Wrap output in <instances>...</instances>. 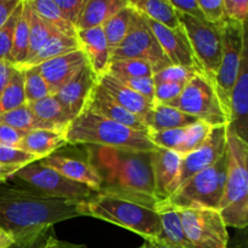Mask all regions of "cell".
<instances>
[{"label":"cell","mask_w":248,"mask_h":248,"mask_svg":"<svg viewBox=\"0 0 248 248\" xmlns=\"http://www.w3.org/2000/svg\"><path fill=\"white\" fill-rule=\"evenodd\" d=\"M80 203L47 198L26 186L0 182V228L18 240L63 220L82 217Z\"/></svg>","instance_id":"1"},{"label":"cell","mask_w":248,"mask_h":248,"mask_svg":"<svg viewBox=\"0 0 248 248\" xmlns=\"http://www.w3.org/2000/svg\"><path fill=\"white\" fill-rule=\"evenodd\" d=\"M81 216L127 229L143 239L157 240L161 232L160 201L155 196L119 188H101L80 203Z\"/></svg>","instance_id":"2"},{"label":"cell","mask_w":248,"mask_h":248,"mask_svg":"<svg viewBox=\"0 0 248 248\" xmlns=\"http://www.w3.org/2000/svg\"><path fill=\"white\" fill-rule=\"evenodd\" d=\"M102 188H119L154 196L152 152L87 145Z\"/></svg>","instance_id":"3"},{"label":"cell","mask_w":248,"mask_h":248,"mask_svg":"<svg viewBox=\"0 0 248 248\" xmlns=\"http://www.w3.org/2000/svg\"><path fill=\"white\" fill-rule=\"evenodd\" d=\"M65 140L68 144L119 148L136 152H153L156 148L147 132L136 131L86 108L69 124L65 131Z\"/></svg>","instance_id":"4"},{"label":"cell","mask_w":248,"mask_h":248,"mask_svg":"<svg viewBox=\"0 0 248 248\" xmlns=\"http://www.w3.org/2000/svg\"><path fill=\"white\" fill-rule=\"evenodd\" d=\"M227 176L218 206L227 227L244 229L248 224V143L227 133Z\"/></svg>","instance_id":"5"},{"label":"cell","mask_w":248,"mask_h":248,"mask_svg":"<svg viewBox=\"0 0 248 248\" xmlns=\"http://www.w3.org/2000/svg\"><path fill=\"white\" fill-rule=\"evenodd\" d=\"M227 150V149H225ZM227 176V154L216 164L191 177L165 202L177 208H212L218 211Z\"/></svg>","instance_id":"6"},{"label":"cell","mask_w":248,"mask_h":248,"mask_svg":"<svg viewBox=\"0 0 248 248\" xmlns=\"http://www.w3.org/2000/svg\"><path fill=\"white\" fill-rule=\"evenodd\" d=\"M167 106L195 118L210 127L228 125V116L213 82L203 74H196L186 82L182 93Z\"/></svg>","instance_id":"7"},{"label":"cell","mask_w":248,"mask_h":248,"mask_svg":"<svg viewBox=\"0 0 248 248\" xmlns=\"http://www.w3.org/2000/svg\"><path fill=\"white\" fill-rule=\"evenodd\" d=\"M219 27L222 34V57L213 85L228 116L230 94L237 80L242 52L247 43L246 23L224 19Z\"/></svg>","instance_id":"8"},{"label":"cell","mask_w":248,"mask_h":248,"mask_svg":"<svg viewBox=\"0 0 248 248\" xmlns=\"http://www.w3.org/2000/svg\"><path fill=\"white\" fill-rule=\"evenodd\" d=\"M7 182L26 186L47 198L64 200L84 201L96 193L84 184L65 178L39 160L24 166Z\"/></svg>","instance_id":"9"},{"label":"cell","mask_w":248,"mask_h":248,"mask_svg":"<svg viewBox=\"0 0 248 248\" xmlns=\"http://www.w3.org/2000/svg\"><path fill=\"white\" fill-rule=\"evenodd\" d=\"M177 15L203 75L213 82L222 57L219 24H213L206 19H196L179 12Z\"/></svg>","instance_id":"10"},{"label":"cell","mask_w":248,"mask_h":248,"mask_svg":"<svg viewBox=\"0 0 248 248\" xmlns=\"http://www.w3.org/2000/svg\"><path fill=\"white\" fill-rule=\"evenodd\" d=\"M125 58L144 61L152 67L154 74L172 65L153 31L145 23L143 15L138 11L135 12L126 38L110 52V61Z\"/></svg>","instance_id":"11"},{"label":"cell","mask_w":248,"mask_h":248,"mask_svg":"<svg viewBox=\"0 0 248 248\" xmlns=\"http://www.w3.org/2000/svg\"><path fill=\"white\" fill-rule=\"evenodd\" d=\"M177 213L186 237L198 247L232 248L228 227L217 210L179 208Z\"/></svg>","instance_id":"12"},{"label":"cell","mask_w":248,"mask_h":248,"mask_svg":"<svg viewBox=\"0 0 248 248\" xmlns=\"http://www.w3.org/2000/svg\"><path fill=\"white\" fill-rule=\"evenodd\" d=\"M39 161L93 191H98L103 186L101 176L91 161L87 145L67 144Z\"/></svg>","instance_id":"13"},{"label":"cell","mask_w":248,"mask_h":248,"mask_svg":"<svg viewBox=\"0 0 248 248\" xmlns=\"http://www.w3.org/2000/svg\"><path fill=\"white\" fill-rule=\"evenodd\" d=\"M227 133V125L212 127L200 147L182 156L181 170H179L178 178L172 189V194L177 189L181 188L184 183H186L191 177L212 166L225 154Z\"/></svg>","instance_id":"14"},{"label":"cell","mask_w":248,"mask_h":248,"mask_svg":"<svg viewBox=\"0 0 248 248\" xmlns=\"http://www.w3.org/2000/svg\"><path fill=\"white\" fill-rule=\"evenodd\" d=\"M143 17L172 65H179V67L189 68V69L202 73L195 56H194L190 43H189V39L183 27L178 29H170L152 21L144 15Z\"/></svg>","instance_id":"15"},{"label":"cell","mask_w":248,"mask_h":248,"mask_svg":"<svg viewBox=\"0 0 248 248\" xmlns=\"http://www.w3.org/2000/svg\"><path fill=\"white\" fill-rule=\"evenodd\" d=\"M248 48L242 52L237 80L232 87L228 110V132L247 142L248 136ZM248 143V142H247Z\"/></svg>","instance_id":"16"},{"label":"cell","mask_w":248,"mask_h":248,"mask_svg":"<svg viewBox=\"0 0 248 248\" xmlns=\"http://www.w3.org/2000/svg\"><path fill=\"white\" fill-rule=\"evenodd\" d=\"M87 64L89 61L86 55L82 48H80L46 61L38 67L50 89L51 94H55Z\"/></svg>","instance_id":"17"},{"label":"cell","mask_w":248,"mask_h":248,"mask_svg":"<svg viewBox=\"0 0 248 248\" xmlns=\"http://www.w3.org/2000/svg\"><path fill=\"white\" fill-rule=\"evenodd\" d=\"M182 156L178 153L159 147L152 152L154 196L159 201H165L171 196L181 170Z\"/></svg>","instance_id":"18"},{"label":"cell","mask_w":248,"mask_h":248,"mask_svg":"<svg viewBox=\"0 0 248 248\" xmlns=\"http://www.w3.org/2000/svg\"><path fill=\"white\" fill-rule=\"evenodd\" d=\"M97 80L98 77L94 74L90 64H87L53 96L69 111L73 118H77L84 110L87 99L96 86Z\"/></svg>","instance_id":"19"},{"label":"cell","mask_w":248,"mask_h":248,"mask_svg":"<svg viewBox=\"0 0 248 248\" xmlns=\"http://www.w3.org/2000/svg\"><path fill=\"white\" fill-rule=\"evenodd\" d=\"M85 108L98 114V115L104 116L109 120L125 125L136 131H142V132L148 133V128L145 127L144 123L140 118L133 115L132 113L119 106L116 102H114L99 86L98 80H97L96 86L93 87L89 99H87Z\"/></svg>","instance_id":"20"},{"label":"cell","mask_w":248,"mask_h":248,"mask_svg":"<svg viewBox=\"0 0 248 248\" xmlns=\"http://www.w3.org/2000/svg\"><path fill=\"white\" fill-rule=\"evenodd\" d=\"M98 84L114 102L140 118L142 121L154 104L140 96V93L128 89L126 85L121 84L119 80L109 75L108 73H104L103 75L98 77Z\"/></svg>","instance_id":"21"},{"label":"cell","mask_w":248,"mask_h":248,"mask_svg":"<svg viewBox=\"0 0 248 248\" xmlns=\"http://www.w3.org/2000/svg\"><path fill=\"white\" fill-rule=\"evenodd\" d=\"M77 38L94 74L103 75L110 62V50L102 27L78 31Z\"/></svg>","instance_id":"22"},{"label":"cell","mask_w":248,"mask_h":248,"mask_svg":"<svg viewBox=\"0 0 248 248\" xmlns=\"http://www.w3.org/2000/svg\"><path fill=\"white\" fill-rule=\"evenodd\" d=\"M27 104L44 130L65 133L68 126L74 119L53 94Z\"/></svg>","instance_id":"23"},{"label":"cell","mask_w":248,"mask_h":248,"mask_svg":"<svg viewBox=\"0 0 248 248\" xmlns=\"http://www.w3.org/2000/svg\"><path fill=\"white\" fill-rule=\"evenodd\" d=\"M67 144L65 133L50 130H33L24 135L18 148L41 160Z\"/></svg>","instance_id":"24"},{"label":"cell","mask_w":248,"mask_h":248,"mask_svg":"<svg viewBox=\"0 0 248 248\" xmlns=\"http://www.w3.org/2000/svg\"><path fill=\"white\" fill-rule=\"evenodd\" d=\"M196 121L198 120L195 118L182 113L181 110L173 108V107L162 103H155V102L152 109L143 118V123L148 128V133L186 127Z\"/></svg>","instance_id":"25"},{"label":"cell","mask_w":248,"mask_h":248,"mask_svg":"<svg viewBox=\"0 0 248 248\" xmlns=\"http://www.w3.org/2000/svg\"><path fill=\"white\" fill-rule=\"evenodd\" d=\"M160 220H161V232L157 240L167 247L200 248L186 237L176 208L165 201H160Z\"/></svg>","instance_id":"26"},{"label":"cell","mask_w":248,"mask_h":248,"mask_svg":"<svg viewBox=\"0 0 248 248\" xmlns=\"http://www.w3.org/2000/svg\"><path fill=\"white\" fill-rule=\"evenodd\" d=\"M126 5H128V0H86L75 28L85 31L102 27Z\"/></svg>","instance_id":"27"},{"label":"cell","mask_w":248,"mask_h":248,"mask_svg":"<svg viewBox=\"0 0 248 248\" xmlns=\"http://www.w3.org/2000/svg\"><path fill=\"white\" fill-rule=\"evenodd\" d=\"M130 5L136 11L161 26L170 29H178L182 27L177 11L170 0H130Z\"/></svg>","instance_id":"28"},{"label":"cell","mask_w":248,"mask_h":248,"mask_svg":"<svg viewBox=\"0 0 248 248\" xmlns=\"http://www.w3.org/2000/svg\"><path fill=\"white\" fill-rule=\"evenodd\" d=\"M29 7L58 34L77 38V28L67 21L53 0H27Z\"/></svg>","instance_id":"29"},{"label":"cell","mask_w":248,"mask_h":248,"mask_svg":"<svg viewBox=\"0 0 248 248\" xmlns=\"http://www.w3.org/2000/svg\"><path fill=\"white\" fill-rule=\"evenodd\" d=\"M29 48V6L27 0L23 2L21 16L15 29L12 47L7 62L16 68H21L26 63Z\"/></svg>","instance_id":"30"},{"label":"cell","mask_w":248,"mask_h":248,"mask_svg":"<svg viewBox=\"0 0 248 248\" xmlns=\"http://www.w3.org/2000/svg\"><path fill=\"white\" fill-rule=\"evenodd\" d=\"M135 12L136 10L131 6L130 0H128V5H126L120 11L116 12L102 26L110 52L123 43L124 39L128 34Z\"/></svg>","instance_id":"31"},{"label":"cell","mask_w":248,"mask_h":248,"mask_svg":"<svg viewBox=\"0 0 248 248\" xmlns=\"http://www.w3.org/2000/svg\"><path fill=\"white\" fill-rule=\"evenodd\" d=\"M81 45H80L78 38H69V36L64 35H55L51 39H48L45 43V45L34 55L31 60H29L26 64L19 69L28 67H38L41 63L46 62L48 60L58 57V56L65 55L72 51L80 50Z\"/></svg>","instance_id":"32"},{"label":"cell","mask_w":248,"mask_h":248,"mask_svg":"<svg viewBox=\"0 0 248 248\" xmlns=\"http://www.w3.org/2000/svg\"><path fill=\"white\" fill-rule=\"evenodd\" d=\"M27 104L24 93L23 69L14 67L10 79L0 97V114L14 110Z\"/></svg>","instance_id":"33"},{"label":"cell","mask_w":248,"mask_h":248,"mask_svg":"<svg viewBox=\"0 0 248 248\" xmlns=\"http://www.w3.org/2000/svg\"><path fill=\"white\" fill-rule=\"evenodd\" d=\"M34 161L38 159L19 148L0 147V182L10 181L19 170Z\"/></svg>","instance_id":"34"},{"label":"cell","mask_w":248,"mask_h":248,"mask_svg":"<svg viewBox=\"0 0 248 248\" xmlns=\"http://www.w3.org/2000/svg\"><path fill=\"white\" fill-rule=\"evenodd\" d=\"M55 35H61V34H58L55 29L51 28L44 19H41L40 17L29 7V48L28 57H27L26 63L34 57V55L45 45V43L48 39H51ZM26 63H24V64H26ZM23 65H22V67H23Z\"/></svg>","instance_id":"35"},{"label":"cell","mask_w":248,"mask_h":248,"mask_svg":"<svg viewBox=\"0 0 248 248\" xmlns=\"http://www.w3.org/2000/svg\"><path fill=\"white\" fill-rule=\"evenodd\" d=\"M0 124L26 133L33 130H44L43 126L34 116L28 104L0 114Z\"/></svg>","instance_id":"36"},{"label":"cell","mask_w":248,"mask_h":248,"mask_svg":"<svg viewBox=\"0 0 248 248\" xmlns=\"http://www.w3.org/2000/svg\"><path fill=\"white\" fill-rule=\"evenodd\" d=\"M106 73L118 78H153L154 75L147 62L131 58L110 61Z\"/></svg>","instance_id":"37"},{"label":"cell","mask_w":248,"mask_h":248,"mask_svg":"<svg viewBox=\"0 0 248 248\" xmlns=\"http://www.w3.org/2000/svg\"><path fill=\"white\" fill-rule=\"evenodd\" d=\"M24 73V93L27 103L36 102L50 96L51 91L41 75L39 67L23 68Z\"/></svg>","instance_id":"38"},{"label":"cell","mask_w":248,"mask_h":248,"mask_svg":"<svg viewBox=\"0 0 248 248\" xmlns=\"http://www.w3.org/2000/svg\"><path fill=\"white\" fill-rule=\"evenodd\" d=\"M24 0H21L17 5L16 9L11 14V16L7 18V21L0 27V60L7 61L10 55V51L12 47V40H14L15 29H16L17 21L21 16L22 9H23Z\"/></svg>","instance_id":"39"},{"label":"cell","mask_w":248,"mask_h":248,"mask_svg":"<svg viewBox=\"0 0 248 248\" xmlns=\"http://www.w3.org/2000/svg\"><path fill=\"white\" fill-rule=\"evenodd\" d=\"M196 74H202V73L198 72V70L189 69V68L179 67V65H170V67L155 73L153 75V81H154V85L164 84V82H181V84H186Z\"/></svg>","instance_id":"40"},{"label":"cell","mask_w":248,"mask_h":248,"mask_svg":"<svg viewBox=\"0 0 248 248\" xmlns=\"http://www.w3.org/2000/svg\"><path fill=\"white\" fill-rule=\"evenodd\" d=\"M110 75V74H109ZM113 77V75H111ZM116 80L121 82V84L126 85L128 89L132 91L137 92L140 96L147 98L152 103H154V92H155V85L153 81V78H118L114 77Z\"/></svg>","instance_id":"41"},{"label":"cell","mask_w":248,"mask_h":248,"mask_svg":"<svg viewBox=\"0 0 248 248\" xmlns=\"http://www.w3.org/2000/svg\"><path fill=\"white\" fill-rule=\"evenodd\" d=\"M53 227L44 228L40 232H36L34 234L27 235L18 240H15L14 244L9 248H41L47 241L48 237L53 235Z\"/></svg>","instance_id":"42"},{"label":"cell","mask_w":248,"mask_h":248,"mask_svg":"<svg viewBox=\"0 0 248 248\" xmlns=\"http://www.w3.org/2000/svg\"><path fill=\"white\" fill-rule=\"evenodd\" d=\"M206 21L213 24H220L225 19L223 0H198Z\"/></svg>","instance_id":"43"},{"label":"cell","mask_w":248,"mask_h":248,"mask_svg":"<svg viewBox=\"0 0 248 248\" xmlns=\"http://www.w3.org/2000/svg\"><path fill=\"white\" fill-rule=\"evenodd\" d=\"M186 85L181 82H164V84L155 85L154 102L166 104L173 101L182 93Z\"/></svg>","instance_id":"44"},{"label":"cell","mask_w":248,"mask_h":248,"mask_svg":"<svg viewBox=\"0 0 248 248\" xmlns=\"http://www.w3.org/2000/svg\"><path fill=\"white\" fill-rule=\"evenodd\" d=\"M58 9L69 23L77 27L79 17L85 6L86 0H53Z\"/></svg>","instance_id":"45"},{"label":"cell","mask_w":248,"mask_h":248,"mask_svg":"<svg viewBox=\"0 0 248 248\" xmlns=\"http://www.w3.org/2000/svg\"><path fill=\"white\" fill-rule=\"evenodd\" d=\"M225 19L247 23L248 1L247 0H223Z\"/></svg>","instance_id":"46"},{"label":"cell","mask_w":248,"mask_h":248,"mask_svg":"<svg viewBox=\"0 0 248 248\" xmlns=\"http://www.w3.org/2000/svg\"><path fill=\"white\" fill-rule=\"evenodd\" d=\"M170 2L179 14L194 17L196 19H205L198 0H170Z\"/></svg>","instance_id":"47"},{"label":"cell","mask_w":248,"mask_h":248,"mask_svg":"<svg viewBox=\"0 0 248 248\" xmlns=\"http://www.w3.org/2000/svg\"><path fill=\"white\" fill-rule=\"evenodd\" d=\"M26 132L15 130L6 125L0 124V147L18 148L19 142L24 137Z\"/></svg>","instance_id":"48"},{"label":"cell","mask_w":248,"mask_h":248,"mask_svg":"<svg viewBox=\"0 0 248 248\" xmlns=\"http://www.w3.org/2000/svg\"><path fill=\"white\" fill-rule=\"evenodd\" d=\"M21 0H0V27L7 21Z\"/></svg>","instance_id":"49"},{"label":"cell","mask_w":248,"mask_h":248,"mask_svg":"<svg viewBox=\"0 0 248 248\" xmlns=\"http://www.w3.org/2000/svg\"><path fill=\"white\" fill-rule=\"evenodd\" d=\"M41 248H87L85 245H77V244H72V242L68 241H62V240L57 239L56 235H51L50 237L47 239V241L45 242Z\"/></svg>","instance_id":"50"},{"label":"cell","mask_w":248,"mask_h":248,"mask_svg":"<svg viewBox=\"0 0 248 248\" xmlns=\"http://www.w3.org/2000/svg\"><path fill=\"white\" fill-rule=\"evenodd\" d=\"M12 69H14V65L10 64L7 61L0 60V97H1V93L4 91L5 86H6L7 81H9Z\"/></svg>","instance_id":"51"},{"label":"cell","mask_w":248,"mask_h":248,"mask_svg":"<svg viewBox=\"0 0 248 248\" xmlns=\"http://www.w3.org/2000/svg\"><path fill=\"white\" fill-rule=\"evenodd\" d=\"M15 242V239L0 228V248H9Z\"/></svg>","instance_id":"52"},{"label":"cell","mask_w":248,"mask_h":248,"mask_svg":"<svg viewBox=\"0 0 248 248\" xmlns=\"http://www.w3.org/2000/svg\"><path fill=\"white\" fill-rule=\"evenodd\" d=\"M137 248H170V247H167L166 245L162 244V242L159 241V240H147L142 246Z\"/></svg>","instance_id":"53"}]
</instances>
